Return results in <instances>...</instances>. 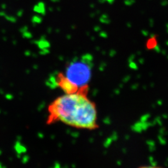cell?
<instances>
[{"mask_svg":"<svg viewBox=\"0 0 168 168\" xmlns=\"http://www.w3.org/2000/svg\"><path fill=\"white\" fill-rule=\"evenodd\" d=\"M50 119L77 128L94 129L97 113L95 104L81 92L66 93L57 98L49 108Z\"/></svg>","mask_w":168,"mask_h":168,"instance_id":"1","label":"cell"},{"mask_svg":"<svg viewBox=\"0 0 168 168\" xmlns=\"http://www.w3.org/2000/svg\"><path fill=\"white\" fill-rule=\"evenodd\" d=\"M87 59L75 61L67 66L65 78L78 90L85 87L91 78L92 69Z\"/></svg>","mask_w":168,"mask_h":168,"instance_id":"2","label":"cell"},{"mask_svg":"<svg viewBox=\"0 0 168 168\" xmlns=\"http://www.w3.org/2000/svg\"><path fill=\"white\" fill-rule=\"evenodd\" d=\"M1 154V151L0 150V154Z\"/></svg>","mask_w":168,"mask_h":168,"instance_id":"5","label":"cell"},{"mask_svg":"<svg viewBox=\"0 0 168 168\" xmlns=\"http://www.w3.org/2000/svg\"><path fill=\"white\" fill-rule=\"evenodd\" d=\"M6 98L7 99H11V98H12V96H11V95H10V94H8V95H6Z\"/></svg>","mask_w":168,"mask_h":168,"instance_id":"3","label":"cell"},{"mask_svg":"<svg viewBox=\"0 0 168 168\" xmlns=\"http://www.w3.org/2000/svg\"><path fill=\"white\" fill-rule=\"evenodd\" d=\"M2 167H3V166H2V164H1V163H0V168Z\"/></svg>","mask_w":168,"mask_h":168,"instance_id":"4","label":"cell"},{"mask_svg":"<svg viewBox=\"0 0 168 168\" xmlns=\"http://www.w3.org/2000/svg\"><path fill=\"white\" fill-rule=\"evenodd\" d=\"M0 112H1V111H0Z\"/></svg>","mask_w":168,"mask_h":168,"instance_id":"6","label":"cell"}]
</instances>
